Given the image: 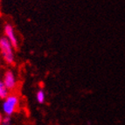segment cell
Segmentation results:
<instances>
[{
    "mask_svg": "<svg viewBox=\"0 0 125 125\" xmlns=\"http://www.w3.org/2000/svg\"><path fill=\"white\" fill-rule=\"evenodd\" d=\"M3 82L4 83V85L6 86V88L9 90H12L16 88L17 80H16V77H15V75L12 73V71L8 70V71L5 72V73L4 75Z\"/></svg>",
    "mask_w": 125,
    "mask_h": 125,
    "instance_id": "obj_3",
    "label": "cell"
},
{
    "mask_svg": "<svg viewBox=\"0 0 125 125\" xmlns=\"http://www.w3.org/2000/svg\"><path fill=\"white\" fill-rule=\"evenodd\" d=\"M19 99L16 94H8L3 102V111L6 115H13L18 107H19Z\"/></svg>",
    "mask_w": 125,
    "mask_h": 125,
    "instance_id": "obj_2",
    "label": "cell"
},
{
    "mask_svg": "<svg viewBox=\"0 0 125 125\" xmlns=\"http://www.w3.org/2000/svg\"><path fill=\"white\" fill-rule=\"evenodd\" d=\"M0 52L4 61L7 64H13L14 63V52H13V46L10 40L6 37L0 39Z\"/></svg>",
    "mask_w": 125,
    "mask_h": 125,
    "instance_id": "obj_1",
    "label": "cell"
},
{
    "mask_svg": "<svg viewBox=\"0 0 125 125\" xmlns=\"http://www.w3.org/2000/svg\"><path fill=\"white\" fill-rule=\"evenodd\" d=\"M2 120H3V115H2V114L0 113V124H2Z\"/></svg>",
    "mask_w": 125,
    "mask_h": 125,
    "instance_id": "obj_8",
    "label": "cell"
},
{
    "mask_svg": "<svg viewBox=\"0 0 125 125\" xmlns=\"http://www.w3.org/2000/svg\"><path fill=\"white\" fill-rule=\"evenodd\" d=\"M36 99H37V102L40 103V104H42L45 102V99H46V94H45L44 90H39L36 94Z\"/></svg>",
    "mask_w": 125,
    "mask_h": 125,
    "instance_id": "obj_6",
    "label": "cell"
},
{
    "mask_svg": "<svg viewBox=\"0 0 125 125\" xmlns=\"http://www.w3.org/2000/svg\"><path fill=\"white\" fill-rule=\"evenodd\" d=\"M4 34H5V37L10 40V42L12 45L13 48H17L18 47V40L17 37H16V34H15L14 28H13L12 25H5L4 26Z\"/></svg>",
    "mask_w": 125,
    "mask_h": 125,
    "instance_id": "obj_4",
    "label": "cell"
},
{
    "mask_svg": "<svg viewBox=\"0 0 125 125\" xmlns=\"http://www.w3.org/2000/svg\"><path fill=\"white\" fill-rule=\"evenodd\" d=\"M11 123V119H10V115H6V116L3 117L2 120V124L4 125H9Z\"/></svg>",
    "mask_w": 125,
    "mask_h": 125,
    "instance_id": "obj_7",
    "label": "cell"
},
{
    "mask_svg": "<svg viewBox=\"0 0 125 125\" xmlns=\"http://www.w3.org/2000/svg\"><path fill=\"white\" fill-rule=\"evenodd\" d=\"M9 94V89L3 81H0V99H5Z\"/></svg>",
    "mask_w": 125,
    "mask_h": 125,
    "instance_id": "obj_5",
    "label": "cell"
}]
</instances>
